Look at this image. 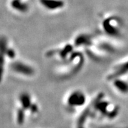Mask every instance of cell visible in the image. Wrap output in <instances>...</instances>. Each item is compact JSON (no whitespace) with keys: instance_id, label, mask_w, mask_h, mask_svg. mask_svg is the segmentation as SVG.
I'll use <instances>...</instances> for the list:
<instances>
[{"instance_id":"obj_1","label":"cell","mask_w":128,"mask_h":128,"mask_svg":"<svg viewBox=\"0 0 128 128\" xmlns=\"http://www.w3.org/2000/svg\"><path fill=\"white\" fill-rule=\"evenodd\" d=\"M86 98L84 94L80 91H76L69 96L68 103L71 106H81L84 104Z\"/></svg>"},{"instance_id":"obj_2","label":"cell","mask_w":128,"mask_h":128,"mask_svg":"<svg viewBox=\"0 0 128 128\" xmlns=\"http://www.w3.org/2000/svg\"><path fill=\"white\" fill-rule=\"evenodd\" d=\"M12 68L15 72L25 76H32L34 74V70L30 66L22 62H16L12 64Z\"/></svg>"},{"instance_id":"obj_3","label":"cell","mask_w":128,"mask_h":128,"mask_svg":"<svg viewBox=\"0 0 128 128\" xmlns=\"http://www.w3.org/2000/svg\"><path fill=\"white\" fill-rule=\"evenodd\" d=\"M128 72V61L125 62V63L119 65L116 68H115V70H114L112 73L110 74L109 75L107 80H112L117 79L118 77L123 76V75L126 74Z\"/></svg>"},{"instance_id":"obj_4","label":"cell","mask_w":128,"mask_h":128,"mask_svg":"<svg viewBox=\"0 0 128 128\" xmlns=\"http://www.w3.org/2000/svg\"><path fill=\"white\" fill-rule=\"evenodd\" d=\"M6 39L4 38H0V81L2 80L3 73V66L5 62V55L6 54Z\"/></svg>"},{"instance_id":"obj_5","label":"cell","mask_w":128,"mask_h":128,"mask_svg":"<svg viewBox=\"0 0 128 128\" xmlns=\"http://www.w3.org/2000/svg\"><path fill=\"white\" fill-rule=\"evenodd\" d=\"M40 3L49 10H56L64 6V2L60 0H40Z\"/></svg>"},{"instance_id":"obj_6","label":"cell","mask_w":128,"mask_h":128,"mask_svg":"<svg viewBox=\"0 0 128 128\" xmlns=\"http://www.w3.org/2000/svg\"><path fill=\"white\" fill-rule=\"evenodd\" d=\"M111 22H112L111 19L106 20L103 24L104 29L108 34H110L111 36H117L118 34V30L116 28L115 26L111 24Z\"/></svg>"},{"instance_id":"obj_7","label":"cell","mask_w":128,"mask_h":128,"mask_svg":"<svg viewBox=\"0 0 128 128\" xmlns=\"http://www.w3.org/2000/svg\"><path fill=\"white\" fill-rule=\"evenodd\" d=\"M92 42L91 36L87 34H81L78 36L75 40V45L76 46H83V45L87 46L90 44Z\"/></svg>"},{"instance_id":"obj_8","label":"cell","mask_w":128,"mask_h":128,"mask_svg":"<svg viewBox=\"0 0 128 128\" xmlns=\"http://www.w3.org/2000/svg\"><path fill=\"white\" fill-rule=\"evenodd\" d=\"M114 85L121 93H128V83L126 81L119 79H115L114 81Z\"/></svg>"},{"instance_id":"obj_9","label":"cell","mask_w":128,"mask_h":128,"mask_svg":"<svg viewBox=\"0 0 128 128\" xmlns=\"http://www.w3.org/2000/svg\"><path fill=\"white\" fill-rule=\"evenodd\" d=\"M20 102L24 109H28L31 106V100L30 96L28 93H23L20 96Z\"/></svg>"},{"instance_id":"obj_10","label":"cell","mask_w":128,"mask_h":128,"mask_svg":"<svg viewBox=\"0 0 128 128\" xmlns=\"http://www.w3.org/2000/svg\"><path fill=\"white\" fill-rule=\"evenodd\" d=\"M12 5L14 8L19 11L26 12L28 10V5L26 4H23L20 2V0H14L12 3Z\"/></svg>"},{"instance_id":"obj_11","label":"cell","mask_w":128,"mask_h":128,"mask_svg":"<svg viewBox=\"0 0 128 128\" xmlns=\"http://www.w3.org/2000/svg\"><path fill=\"white\" fill-rule=\"evenodd\" d=\"M72 51V47L71 45H67L63 50H62L60 54L62 58H65L67 57V55L68 54H70Z\"/></svg>"},{"instance_id":"obj_12","label":"cell","mask_w":128,"mask_h":128,"mask_svg":"<svg viewBox=\"0 0 128 128\" xmlns=\"http://www.w3.org/2000/svg\"><path fill=\"white\" fill-rule=\"evenodd\" d=\"M24 111L23 110H18V120L19 122H22L24 120Z\"/></svg>"},{"instance_id":"obj_13","label":"cell","mask_w":128,"mask_h":128,"mask_svg":"<svg viewBox=\"0 0 128 128\" xmlns=\"http://www.w3.org/2000/svg\"><path fill=\"white\" fill-rule=\"evenodd\" d=\"M6 54L8 55V56H9L10 57H11V58H14L15 56V54H14V50H8L6 51Z\"/></svg>"}]
</instances>
